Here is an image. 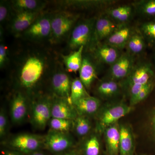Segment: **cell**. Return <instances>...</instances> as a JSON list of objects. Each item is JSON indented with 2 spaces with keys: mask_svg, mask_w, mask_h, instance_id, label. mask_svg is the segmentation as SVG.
Returning <instances> with one entry per match:
<instances>
[{
  "mask_svg": "<svg viewBox=\"0 0 155 155\" xmlns=\"http://www.w3.org/2000/svg\"><path fill=\"white\" fill-rule=\"evenodd\" d=\"M154 81H155L154 66L148 61H143L136 62L130 74L120 82L123 89H125L128 93L130 104L142 89Z\"/></svg>",
  "mask_w": 155,
  "mask_h": 155,
  "instance_id": "cell-2",
  "label": "cell"
},
{
  "mask_svg": "<svg viewBox=\"0 0 155 155\" xmlns=\"http://www.w3.org/2000/svg\"><path fill=\"white\" fill-rule=\"evenodd\" d=\"M8 52L7 47L3 43H1L0 44V68L3 69L8 63Z\"/></svg>",
  "mask_w": 155,
  "mask_h": 155,
  "instance_id": "cell-38",
  "label": "cell"
},
{
  "mask_svg": "<svg viewBox=\"0 0 155 155\" xmlns=\"http://www.w3.org/2000/svg\"><path fill=\"white\" fill-rule=\"evenodd\" d=\"M154 67L155 71V54L154 56Z\"/></svg>",
  "mask_w": 155,
  "mask_h": 155,
  "instance_id": "cell-42",
  "label": "cell"
},
{
  "mask_svg": "<svg viewBox=\"0 0 155 155\" xmlns=\"http://www.w3.org/2000/svg\"><path fill=\"white\" fill-rule=\"evenodd\" d=\"M136 63L135 57L126 51L122 52L117 61L110 66L107 76L121 82L130 74Z\"/></svg>",
  "mask_w": 155,
  "mask_h": 155,
  "instance_id": "cell-11",
  "label": "cell"
},
{
  "mask_svg": "<svg viewBox=\"0 0 155 155\" xmlns=\"http://www.w3.org/2000/svg\"><path fill=\"white\" fill-rule=\"evenodd\" d=\"M2 155H25L22 153L14 150L5 147L4 150H3L2 153Z\"/></svg>",
  "mask_w": 155,
  "mask_h": 155,
  "instance_id": "cell-40",
  "label": "cell"
},
{
  "mask_svg": "<svg viewBox=\"0 0 155 155\" xmlns=\"http://www.w3.org/2000/svg\"><path fill=\"white\" fill-rule=\"evenodd\" d=\"M17 62L14 79L17 90L25 93L31 99L49 71V61L44 53L31 51L24 53Z\"/></svg>",
  "mask_w": 155,
  "mask_h": 155,
  "instance_id": "cell-1",
  "label": "cell"
},
{
  "mask_svg": "<svg viewBox=\"0 0 155 155\" xmlns=\"http://www.w3.org/2000/svg\"><path fill=\"white\" fill-rule=\"evenodd\" d=\"M100 134L98 131L95 129L90 134L81 140L77 148L81 155H104Z\"/></svg>",
  "mask_w": 155,
  "mask_h": 155,
  "instance_id": "cell-20",
  "label": "cell"
},
{
  "mask_svg": "<svg viewBox=\"0 0 155 155\" xmlns=\"http://www.w3.org/2000/svg\"><path fill=\"white\" fill-rule=\"evenodd\" d=\"M52 96H50L36 95L31 99L29 120L36 130H44L52 118Z\"/></svg>",
  "mask_w": 155,
  "mask_h": 155,
  "instance_id": "cell-4",
  "label": "cell"
},
{
  "mask_svg": "<svg viewBox=\"0 0 155 155\" xmlns=\"http://www.w3.org/2000/svg\"><path fill=\"white\" fill-rule=\"evenodd\" d=\"M97 64H99L91 54L83 53L82 64L79 70V78L87 90L91 88L97 78L98 69Z\"/></svg>",
  "mask_w": 155,
  "mask_h": 155,
  "instance_id": "cell-16",
  "label": "cell"
},
{
  "mask_svg": "<svg viewBox=\"0 0 155 155\" xmlns=\"http://www.w3.org/2000/svg\"><path fill=\"white\" fill-rule=\"evenodd\" d=\"M72 81L67 72L63 69L55 70L51 75L50 82L53 96L67 99L70 101Z\"/></svg>",
  "mask_w": 155,
  "mask_h": 155,
  "instance_id": "cell-12",
  "label": "cell"
},
{
  "mask_svg": "<svg viewBox=\"0 0 155 155\" xmlns=\"http://www.w3.org/2000/svg\"><path fill=\"white\" fill-rule=\"evenodd\" d=\"M133 107L123 101L109 103L102 106L95 116V129L100 134L109 126L118 123V121L132 110Z\"/></svg>",
  "mask_w": 155,
  "mask_h": 155,
  "instance_id": "cell-3",
  "label": "cell"
},
{
  "mask_svg": "<svg viewBox=\"0 0 155 155\" xmlns=\"http://www.w3.org/2000/svg\"><path fill=\"white\" fill-rule=\"evenodd\" d=\"M136 28L130 25V23L120 25L103 42L122 51L125 49L127 42Z\"/></svg>",
  "mask_w": 155,
  "mask_h": 155,
  "instance_id": "cell-18",
  "label": "cell"
},
{
  "mask_svg": "<svg viewBox=\"0 0 155 155\" xmlns=\"http://www.w3.org/2000/svg\"><path fill=\"white\" fill-rule=\"evenodd\" d=\"M115 1L109 0H78L61 1V5L66 8L77 9H94L106 7L112 5Z\"/></svg>",
  "mask_w": 155,
  "mask_h": 155,
  "instance_id": "cell-25",
  "label": "cell"
},
{
  "mask_svg": "<svg viewBox=\"0 0 155 155\" xmlns=\"http://www.w3.org/2000/svg\"><path fill=\"white\" fill-rule=\"evenodd\" d=\"M42 14V11L16 12L10 21L11 32L16 36H20Z\"/></svg>",
  "mask_w": 155,
  "mask_h": 155,
  "instance_id": "cell-15",
  "label": "cell"
},
{
  "mask_svg": "<svg viewBox=\"0 0 155 155\" xmlns=\"http://www.w3.org/2000/svg\"><path fill=\"white\" fill-rule=\"evenodd\" d=\"M97 17L81 20L76 23L69 35L68 45L75 51L83 46L91 45L93 38L95 22Z\"/></svg>",
  "mask_w": 155,
  "mask_h": 155,
  "instance_id": "cell-6",
  "label": "cell"
},
{
  "mask_svg": "<svg viewBox=\"0 0 155 155\" xmlns=\"http://www.w3.org/2000/svg\"><path fill=\"white\" fill-rule=\"evenodd\" d=\"M78 145L70 132L50 130L44 135V150L53 155L64 152L77 147Z\"/></svg>",
  "mask_w": 155,
  "mask_h": 155,
  "instance_id": "cell-8",
  "label": "cell"
},
{
  "mask_svg": "<svg viewBox=\"0 0 155 155\" xmlns=\"http://www.w3.org/2000/svg\"><path fill=\"white\" fill-rule=\"evenodd\" d=\"M107 155H119L120 127L118 123L111 125L103 131Z\"/></svg>",
  "mask_w": 155,
  "mask_h": 155,
  "instance_id": "cell-22",
  "label": "cell"
},
{
  "mask_svg": "<svg viewBox=\"0 0 155 155\" xmlns=\"http://www.w3.org/2000/svg\"><path fill=\"white\" fill-rule=\"evenodd\" d=\"M137 28L144 38L147 45L155 48V19L143 22Z\"/></svg>",
  "mask_w": 155,
  "mask_h": 155,
  "instance_id": "cell-31",
  "label": "cell"
},
{
  "mask_svg": "<svg viewBox=\"0 0 155 155\" xmlns=\"http://www.w3.org/2000/svg\"><path fill=\"white\" fill-rule=\"evenodd\" d=\"M5 109L1 108L0 110V140L2 143L9 137L11 119Z\"/></svg>",
  "mask_w": 155,
  "mask_h": 155,
  "instance_id": "cell-34",
  "label": "cell"
},
{
  "mask_svg": "<svg viewBox=\"0 0 155 155\" xmlns=\"http://www.w3.org/2000/svg\"><path fill=\"white\" fill-rule=\"evenodd\" d=\"M84 49V47L82 46L72 51L67 55L63 56V62L67 71L74 73L79 72L82 64Z\"/></svg>",
  "mask_w": 155,
  "mask_h": 155,
  "instance_id": "cell-28",
  "label": "cell"
},
{
  "mask_svg": "<svg viewBox=\"0 0 155 155\" xmlns=\"http://www.w3.org/2000/svg\"><path fill=\"white\" fill-rule=\"evenodd\" d=\"M147 45L144 38L137 28L127 42L125 49L127 53L136 57L144 52Z\"/></svg>",
  "mask_w": 155,
  "mask_h": 155,
  "instance_id": "cell-26",
  "label": "cell"
},
{
  "mask_svg": "<svg viewBox=\"0 0 155 155\" xmlns=\"http://www.w3.org/2000/svg\"><path fill=\"white\" fill-rule=\"evenodd\" d=\"M92 55L99 64L111 66L122 54V51L104 42L91 46Z\"/></svg>",
  "mask_w": 155,
  "mask_h": 155,
  "instance_id": "cell-13",
  "label": "cell"
},
{
  "mask_svg": "<svg viewBox=\"0 0 155 155\" xmlns=\"http://www.w3.org/2000/svg\"><path fill=\"white\" fill-rule=\"evenodd\" d=\"M134 11L142 17L155 19V0H141L132 4Z\"/></svg>",
  "mask_w": 155,
  "mask_h": 155,
  "instance_id": "cell-30",
  "label": "cell"
},
{
  "mask_svg": "<svg viewBox=\"0 0 155 155\" xmlns=\"http://www.w3.org/2000/svg\"><path fill=\"white\" fill-rule=\"evenodd\" d=\"M53 14H42L21 35L32 41H40L50 38Z\"/></svg>",
  "mask_w": 155,
  "mask_h": 155,
  "instance_id": "cell-10",
  "label": "cell"
},
{
  "mask_svg": "<svg viewBox=\"0 0 155 155\" xmlns=\"http://www.w3.org/2000/svg\"><path fill=\"white\" fill-rule=\"evenodd\" d=\"M78 115L91 118L95 117L101 108V100L96 97H84L73 103Z\"/></svg>",
  "mask_w": 155,
  "mask_h": 155,
  "instance_id": "cell-19",
  "label": "cell"
},
{
  "mask_svg": "<svg viewBox=\"0 0 155 155\" xmlns=\"http://www.w3.org/2000/svg\"><path fill=\"white\" fill-rule=\"evenodd\" d=\"M119 25L105 14L97 17L91 47L97 43L104 41L117 29Z\"/></svg>",
  "mask_w": 155,
  "mask_h": 155,
  "instance_id": "cell-14",
  "label": "cell"
},
{
  "mask_svg": "<svg viewBox=\"0 0 155 155\" xmlns=\"http://www.w3.org/2000/svg\"><path fill=\"white\" fill-rule=\"evenodd\" d=\"M134 8L132 5H125L109 8L105 14L119 25L130 23L133 16Z\"/></svg>",
  "mask_w": 155,
  "mask_h": 155,
  "instance_id": "cell-24",
  "label": "cell"
},
{
  "mask_svg": "<svg viewBox=\"0 0 155 155\" xmlns=\"http://www.w3.org/2000/svg\"><path fill=\"white\" fill-rule=\"evenodd\" d=\"M93 130L91 118L78 115L73 120L72 131L81 140L90 134Z\"/></svg>",
  "mask_w": 155,
  "mask_h": 155,
  "instance_id": "cell-27",
  "label": "cell"
},
{
  "mask_svg": "<svg viewBox=\"0 0 155 155\" xmlns=\"http://www.w3.org/2000/svg\"><path fill=\"white\" fill-rule=\"evenodd\" d=\"M44 135L23 133L15 134L2 143L5 147L17 151L25 155L44 150Z\"/></svg>",
  "mask_w": 155,
  "mask_h": 155,
  "instance_id": "cell-5",
  "label": "cell"
},
{
  "mask_svg": "<svg viewBox=\"0 0 155 155\" xmlns=\"http://www.w3.org/2000/svg\"><path fill=\"white\" fill-rule=\"evenodd\" d=\"M104 155H107L105 153H104Z\"/></svg>",
  "mask_w": 155,
  "mask_h": 155,
  "instance_id": "cell-44",
  "label": "cell"
},
{
  "mask_svg": "<svg viewBox=\"0 0 155 155\" xmlns=\"http://www.w3.org/2000/svg\"><path fill=\"white\" fill-rule=\"evenodd\" d=\"M120 127L119 155H134L135 141L132 129L127 124H121Z\"/></svg>",
  "mask_w": 155,
  "mask_h": 155,
  "instance_id": "cell-23",
  "label": "cell"
},
{
  "mask_svg": "<svg viewBox=\"0 0 155 155\" xmlns=\"http://www.w3.org/2000/svg\"><path fill=\"white\" fill-rule=\"evenodd\" d=\"M141 155H148V154H142Z\"/></svg>",
  "mask_w": 155,
  "mask_h": 155,
  "instance_id": "cell-43",
  "label": "cell"
},
{
  "mask_svg": "<svg viewBox=\"0 0 155 155\" xmlns=\"http://www.w3.org/2000/svg\"><path fill=\"white\" fill-rule=\"evenodd\" d=\"M149 129L151 138L155 143V107L151 111L149 118Z\"/></svg>",
  "mask_w": 155,
  "mask_h": 155,
  "instance_id": "cell-37",
  "label": "cell"
},
{
  "mask_svg": "<svg viewBox=\"0 0 155 155\" xmlns=\"http://www.w3.org/2000/svg\"><path fill=\"white\" fill-rule=\"evenodd\" d=\"M44 150H39L26 155H49Z\"/></svg>",
  "mask_w": 155,
  "mask_h": 155,
  "instance_id": "cell-41",
  "label": "cell"
},
{
  "mask_svg": "<svg viewBox=\"0 0 155 155\" xmlns=\"http://www.w3.org/2000/svg\"><path fill=\"white\" fill-rule=\"evenodd\" d=\"M12 10H13L11 6V2L5 1H1L0 2V22L1 25L4 24L6 21L10 19L12 17Z\"/></svg>",
  "mask_w": 155,
  "mask_h": 155,
  "instance_id": "cell-35",
  "label": "cell"
},
{
  "mask_svg": "<svg viewBox=\"0 0 155 155\" xmlns=\"http://www.w3.org/2000/svg\"><path fill=\"white\" fill-rule=\"evenodd\" d=\"M31 99L25 93L16 90L10 101L9 116L11 123L19 125L29 118Z\"/></svg>",
  "mask_w": 155,
  "mask_h": 155,
  "instance_id": "cell-9",
  "label": "cell"
},
{
  "mask_svg": "<svg viewBox=\"0 0 155 155\" xmlns=\"http://www.w3.org/2000/svg\"><path fill=\"white\" fill-rule=\"evenodd\" d=\"M52 155H81L77 147L73 149L69 150L64 152Z\"/></svg>",
  "mask_w": 155,
  "mask_h": 155,
  "instance_id": "cell-39",
  "label": "cell"
},
{
  "mask_svg": "<svg viewBox=\"0 0 155 155\" xmlns=\"http://www.w3.org/2000/svg\"><path fill=\"white\" fill-rule=\"evenodd\" d=\"M78 18V15L67 11L53 14L50 41L57 43L64 39L71 33Z\"/></svg>",
  "mask_w": 155,
  "mask_h": 155,
  "instance_id": "cell-7",
  "label": "cell"
},
{
  "mask_svg": "<svg viewBox=\"0 0 155 155\" xmlns=\"http://www.w3.org/2000/svg\"><path fill=\"white\" fill-rule=\"evenodd\" d=\"M155 87V81L150 82L147 84L142 89L138 94L132 102L130 105L133 107L134 106L137 104L143 101L146 99L148 97L151 93Z\"/></svg>",
  "mask_w": 155,
  "mask_h": 155,
  "instance_id": "cell-36",
  "label": "cell"
},
{
  "mask_svg": "<svg viewBox=\"0 0 155 155\" xmlns=\"http://www.w3.org/2000/svg\"><path fill=\"white\" fill-rule=\"evenodd\" d=\"M51 113L52 118L74 120L78 116L74 106L69 100L52 96Z\"/></svg>",
  "mask_w": 155,
  "mask_h": 155,
  "instance_id": "cell-17",
  "label": "cell"
},
{
  "mask_svg": "<svg viewBox=\"0 0 155 155\" xmlns=\"http://www.w3.org/2000/svg\"><path fill=\"white\" fill-rule=\"evenodd\" d=\"M90 96L86 88L80 80L79 78H76L72 81L70 91V101L73 103L78 100Z\"/></svg>",
  "mask_w": 155,
  "mask_h": 155,
  "instance_id": "cell-32",
  "label": "cell"
},
{
  "mask_svg": "<svg viewBox=\"0 0 155 155\" xmlns=\"http://www.w3.org/2000/svg\"><path fill=\"white\" fill-rule=\"evenodd\" d=\"M73 120L52 118L48 126L50 130L63 132H70L73 127Z\"/></svg>",
  "mask_w": 155,
  "mask_h": 155,
  "instance_id": "cell-33",
  "label": "cell"
},
{
  "mask_svg": "<svg viewBox=\"0 0 155 155\" xmlns=\"http://www.w3.org/2000/svg\"><path fill=\"white\" fill-rule=\"evenodd\" d=\"M11 3L15 13L42 11L45 6V2L37 0H14Z\"/></svg>",
  "mask_w": 155,
  "mask_h": 155,
  "instance_id": "cell-29",
  "label": "cell"
},
{
  "mask_svg": "<svg viewBox=\"0 0 155 155\" xmlns=\"http://www.w3.org/2000/svg\"><path fill=\"white\" fill-rule=\"evenodd\" d=\"M122 90L121 82L108 76L99 81L95 87L96 93L104 99L117 97Z\"/></svg>",
  "mask_w": 155,
  "mask_h": 155,
  "instance_id": "cell-21",
  "label": "cell"
}]
</instances>
